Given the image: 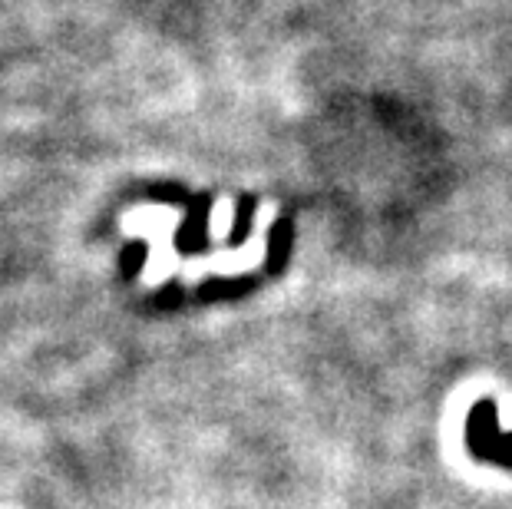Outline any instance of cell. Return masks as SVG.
<instances>
[{
	"label": "cell",
	"instance_id": "obj_1",
	"mask_svg": "<svg viewBox=\"0 0 512 509\" xmlns=\"http://www.w3.org/2000/svg\"><path fill=\"white\" fill-rule=\"evenodd\" d=\"M466 447L476 460L512 470V433L499 430V410L493 400H479L466 417Z\"/></svg>",
	"mask_w": 512,
	"mask_h": 509
}]
</instances>
